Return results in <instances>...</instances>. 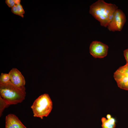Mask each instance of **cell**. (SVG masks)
Here are the masks:
<instances>
[{
  "label": "cell",
  "instance_id": "12",
  "mask_svg": "<svg viewBox=\"0 0 128 128\" xmlns=\"http://www.w3.org/2000/svg\"><path fill=\"white\" fill-rule=\"evenodd\" d=\"M16 5L18 15L21 16L22 18L23 17L24 15L23 14H24L25 11L22 6L20 4Z\"/></svg>",
  "mask_w": 128,
  "mask_h": 128
},
{
  "label": "cell",
  "instance_id": "2",
  "mask_svg": "<svg viewBox=\"0 0 128 128\" xmlns=\"http://www.w3.org/2000/svg\"><path fill=\"white\" fill-rule=\"evenodd\" d=\"M25 87H19L14 85L10 81L0 83V96L9 105L21 103L25 99Z\"/></svg>",
  "mask_w": 128,
  "mask_h": 128
},
{
  "label": "cell",
  "instance_id": "4",
  "mask_svg": "<svg viewBox=\"0 0 128 128\" xmlns=\"http://www.w3.org/2000/svg\"><path fill=\"white\" fill-rule=\"evenodd\" d=\"M114 78L120 88L128 90V64L119 67L114 73Z\"/></svg>",
  "mask_w": 128,
  "mask_h": 128
},
{
  "label": "cell",
  "instance_id": "10",
  "mask_svg": "<svg viewBox=\"0 0 128 128\" xmlns=\"http://www.w3.org/2000/svg\"><path fill=\"white\" fill-rule=\"evenodd\" d=\"M10 105L8 104L0 96V116L2 115V113L5 109Z\"/></svg>",
  "mask_w": 128,
  "mask_h": 128
},
{
  "label": "cell",
  "instance_id": "11",
  "mask_svg": "<svg viewBox=\"0 0 128 128\" xmlns=\"http://www.w3.org/2000/svg\"><path fill=\"white\" fill-rule=\"evenodd\" d=\"M10 81V77L8 73H1L0 77V83H6Z\"/></svg>",
  "mask_w": 128,
  "mask_h": 128
},
{
  "label": "cell",
  "instance_id": "13",
  "mask_svg": "<svg viewBox=\"0 0 128 128\" xmlns=\"http://www.w3.org/2000/svg\"><path fill=\"white\" fill-rule=\"evenodd\" d=\"M5 2L9 7L12 8L16 5L14 0H6Z\"/></svg>",
  "mask_w": 128,
  "mask_h": 128
},
{
  "label": "cell",
  "instance_id": "9",
  "mask_svg": "<svg viewBox=\"0 0 128 128\" xmlns=\"http://www.w3.org/2000/svg\"><path fill=\"white\" fill-rule=\"evenodd\" d=\"M102 128H115L116 120L113 117L110 119H106L105 117H102L101 119Z\"/></svg>",
  "mask_w": 128,
  "mask_h": 128
},
{
  "label": "cell",
  "instance_id": "3",
  "mask_svg": "<svg viewBox=\"0 0 128 128\" xmlns=\"http://www.w3.org/2000/svg\"><path fill=\"white\" fill-rule=\"evenodd\" d=\"M52 101L49 95L46 93L39 96L34 101L31 107L33 116L42 119L47 116L52 109Z\"/></svg>",
  "mask_w": 128,
  "mask_h": 128
},
{
  "label": "cell",
  "instance_id": "16",
  "mask_svg": "<svg viewBox=\"0 0 128 128\" xmlns=\"http://www.w3.org/2000/svg\"><path fill=\"white\" fill-rule=\"evenodd\" d=\"M15 2L16 5H18L20 4L21 0H14Z\"/></svg>",
  "mask_w": 128,
  "mask_h": 128
},
{
  "label": "cell",
  "instance_id": "15",
  "mask_svg": "<svg viewBox=\"0 0 128 128\" xmlns=\"http://www.w3.org/2000/svg\"><path fill=\"white\" fill-rule=\"evenodd\" d=\"M11 11L14 14L18 15V12L17 7L16 5L12 8Z\"/></svg>",
  "mask_w": 128,
  "mask_h": 128
},
{
  "label": "cell",
  "instance_id": "17",
  "mask_svg": "<svg viewBox=\"0 0 128 128\" xmlns=\"http://www.w3.org/2000/svg\"><path fill=\"white\" fill-rule=\"evenodd\" d=\"M106 117L108 119H110L112 117L111 115L109 114H107V115Z\"/></svg>",
  "mask_w": 128,
  "mask_h": 128
},
{
  "label": "cell",
  "instance_id": "1",
  "mask_svg": "<svg viewBox=\"0 0 128 128\" xmlns=\"http://www.w3.org/2000/svg\"><path fill=\"white\" fill-rule=\"evenodd\" d=\"M117 9L118 7L114 4L99 0L90 6L89 13L100 22L101 26L107 27Z\"/></svg>",
  "mask_w": 128,
  "mask_h": 128
},
{
  "label": "cell",
  "instance_id": "8",
  "mask_svg": "<svg viewBox=\"0 0 128 128\" xmlns=\"http://www.w3.org/2000/svg\"><path fill=\"white\" fill-rule=\"evenodd\" d=\"M5 128H27L14 114H10L5 117Z\"/></svg>",
  "mask_w": 128,
  "mask_h": 128
},
{
  "label": "cell",
  "instance_id": "7",
  "mask_svg": "<svg viewBox=\"0 0 128 128\" xmlns=\"http://www.w3.org/2000/svg\"><path fill=\"white\" fill-rule=\"evenodd\" d=\"M11 82L15 85L19 87H25L26 82L21 73L17 69L13 68L8 73Z\"/></svg>",
  "mask_w": 128,
  "mask_h": 128
},
{
  "label": "cell",
  "instance_id": "14",
  "mask_svg": "<svg viewBox=\"0 0 128 128\" xmlns=\"http://www.w3.org/2000/svg\"><path fill=\"white\" fill-rule=\"evenodd\" d=\"M123 54L126 61V64H128V49L124 50Z\"/></svg>",
  "mask_w": 128,
  "mask_h": 128
},
{
  "label": "cell",
  "instance_id": "6",
  "mask_svg": "<svg viewBox=\"0 0 128 128\" xmlns=\"http://www.w3.org/2000/svg\"><path fill=\"white\" fill-rule=\"evenodd\" d=\"M108 48V46L101 42L93 41L90 45V52L95 58H102L107 55Z\"/></svg>",
  "mask_w": 128,
  "mask_h": 128
},
{
  "label": "cell",
  "instance_id": "5",
  "mask_svg": "<svg viewBox=\"0 0 128 128\" xmlns=\"http://www.w3.org/2000/svg\"><path fill=\"white\" fill-rule=\"evenodd\" d=\"M126 20L125 15L121 10L117 9L115 11L113 17L108 27L110 31H121Z\"/></svg>",
  "mask_w": 128,
  "mask_h": 128
}]
</instances>
